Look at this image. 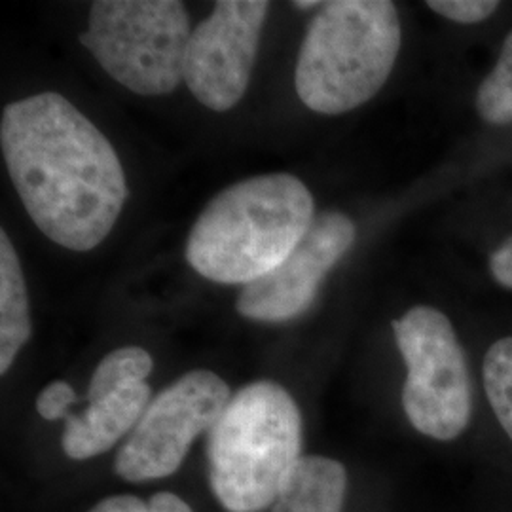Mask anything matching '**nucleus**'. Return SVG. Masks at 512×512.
Segmentation results:
<instances>
[{"label":"nucleus","mask_w":512,"mask_h":512,"mask_svg":"<svg viewBox=\"0 0 512 512\" xmlns=\"http://www.w3.org/2000/svg\"><path fill=\"white\" fill-rule=\"evenodd\" d=\"M355 226L338 211L315 217L308 234L270 274L245 285L238 298L239 315L279 323L308 310L323 277L348 253Z\"/></svg>","instance_id":"9"},{"label":"nucleus","mask_w":512,"mask_h":512,"mask_svg":"<svg viewBox=\"0 0 512 512\" xmlns=\"http://www.w3.org/2000/svg\"><path fill=\"white\" fill-rule=\"evenodd\" d=\"M490 270L499 285L512 289V238L507 239L497 251L492 253Z\"/></svg>","instance_id":"19"},{"label":"nucleus","mask_w":512,"mask_h":512,"mask_svg":"<svg viewBox=\"0 0 512 512\" xmlns=\"http://www.w3.org/2000/svg\"><path fill=\"white\" fill-rule=\"evenodd\" d=\"M315 220L308 186L289 173L258 175L217 194L190 230L186 260L224 285L270 274Z\"/></svg>","instance_id":"2"},{"label":"nucleus","mask_w":512,"mask_h":512,"mask_svg":"<svg viewBox=\"0 0 512 512\" xmlns=\"http://www.w3.org/2000/svg\"><path fill=\"white\" fill-rule=\"evenodd\" d=\"M190 19L177 0H97L80 42L118 84L165 95L184 80Z\"/></svg>","instance_id":"5"},{"label":"nucleus","mask_w":512,"mask_h":512,"mask_svg":"<svg viewBox=\"0 0 512 512\" xmlns=\"http://www.w3.org/2000/svg\"><path fill=\"white\" fill-rule=\"evenodd\" d=\"M406 365L403 408L421 435L454 440L473 410L471 376L456 330L442 311L418 306L393 321Z\"/></svg>","instance_id":"6"},{"label":"nucleus","mask_w":512,"mask_h":512,"mask_svg":"<svg viewBox=\"0 0 512 512\" xmlns=\"http://www.w3.org/2000/svg\"><path fill=\"white\" fill-rule=\"evenodd\" d=\"M33 332L29 298L18 253L0 232V374H6Z\"/></svg>","instance_id":"12"},{"label":"nucleus","mask_w":512,"mask_h":512,"mask_svg":"<svg viewBox=\"0 0 512 512\" xmlns=\"http://www.w3.org/2000/svg\"><path fill=\"white\" fill-rule=\"evenodd\" d=\"M401 50V21L389 0L325 2L302 42L294 82L319 114H344L382 90Z\"/></svg>","instance_id":"4"},{"label":"nucleus","mask_w":512,"mask_h":512,"mask_svg":"<svg viewBox=\"0 0 512 512\" xmlns=\"http://www.w3.org/2000/svg\"><path fill=\"white\" fill-rule=\"evenodd\" d=\"M484 389L497 420L512 440V336L488 349L484 359Z\"/></svg>","instance_id":"15"},{"label":"nucleus","mask_w":512,"mask_h":512,"mask_svg":"<svg viewBox=\"0 0 512 512\" xmlns=\"http://www.w3.org/2000/svg\"><path fill=\"white\" fill-rule=\"evenodd\" d=\"M90 512H194L179 495L162 492L152 495L150 501L135 495H112L97 503Z\"/></svg>","instance_id":"16"},{"label":"nucleus","mask_w":512,"mask_h":512,"mask_svg":"<svg viewBox=\"0 0 512 512\" xmlns=\"http://www.w3.org/2000/svg\"><path fill=\"white\" fill-rule=\"evenodd\" d=\"M76 403V393L67 382L46 385L38 395L37 412L40 418L54 421L67 418V408Z\"/></svg>","instance_id":"18"},{"label":"nucleus","mask_w":512,"mask_h":512,"mask_svg":"<svg viewBox=\"0 0 512 512\" xmlns=\"http://www.w3.org/2000/svg\"><path fill=\"white\" fill-rule=\"evenodd\" d=\"M427 6L446 19L456 23H480L490 18L499 8L494 0H431Z\"/></svg>","instance_id":"17"},{"label":"nucleus","mask_w":512,"mask_h":512,"mask_svg":"<svg viewBox=\"0 0 512 512\" xmlns=\"http://www.w3.org/2000/svg\"><path fill=\"white\" fill-rule=\"evenodd\" d=\"M348 473L342 463L321 456L298 461L272 512H342Z\"/></svg>","instance_id":"11"},{"label":"nucleus","mask_w":512,"mask_h":512,"mask_svg":"<svg viewBox=\"0 0 512 512\" xmlns=\"http://www.w3.org/2000/svg\"><path fill=\"white\" fill-rule=\"evenodd\" d=\"M150 385H126L103 399H97L88 406L82 416L65 418L63 450L76 461L95 458L109 452L110 448L135 429L147 412L150 401Z\"/></svg>","instance_id":"10"},{"label":"nucleus","mask_w":512,"mask_h":512,"mask_svg":"<svg viewBox=\"0 0 512 512\" xmlns=\"http://www.w3.org/2000/svg\"><path fill=\"white\" fill-rule=\"evenodd\" d=\"M302 418L275 382L245 385L209 431V484L228 512L274 505L300 461Z\"/></svg>","instance_id":"3"},{"label":"nucleus","mask_w":512,"mask_h":512,"mask_svg":"<svg viewBox=\"0 0 512 512\" xmlns=\"http://www.w3.org/2000/svg\"><path fill=\"white\" fill-rule=\"evenodd\" d=\"M0 147L12 184L44 236L92 251L120 217L128 184L103 131L59 93H38L2 112Z\"/></svg>","instance_id":"1"},{"label":"nucleus","mask_w":512,"mask_h":512,"mask_svg":"<svg viewBox=\"0 0 512 512\" xmlns=\"http://www.w3.org/2000/svg\"><path fill=\"white\" fill-rule=\"evenodd\" d=\"M270 8L264 0H222L192 31L184 82L207 109H234L247 92Z\"/></svg>","instance_id":"8"},{"label":"nucleus","mask_w":512,"mask_h":512,"mask_svg":"<svg viewBox=\"0 0 512 512\" xmlns=\"http://www.w3.org/2000/svg\"><path fill=\"white\" fill-rule=\"evenodd\" d=\"M294 6L300 8V10H310L313 6H319V2H313V0H308V2H294Z\"/></svg>","instance_id":"20"},{"label":"nucleus","mask_w":512,"mask_h":512,"mask_svg":"<svg viewBox=\"0 0 512 512\" xmlns=\"http://www.w3.org/2000/svg\"><path fill=\"white\" fill-rule=\"evenodd\" d=\"M228 384L211 370H192L148 404L114 461L116 475L147 482L173 475L205 431H211L230 403Z\"/></svg>","instance_id":"7"},{"label":"nucleus","mask_w":512,"mask_h":512,"mask_svg":"<svg viewBox=\"0 0 512 512\" xmlns=\"http://www.w3.org/2000/svg\"><path fill=\"white\" fill-rule=\"evenodd\" d=\"M476 109L488 124H512V31L503 42L494 71L478 88Z\"/></svg>","instance_id":"14"},{"label":"nucleus","mask_w":512,"mask_h":512,"mask_svg":"<svg viewBox=\"0 0 512 512\" xmlns=\"http://www.w3.org/2000/svg\"><path fill=\"white\" fill-rule=\"evenodd\" d=\"M154 368V361L147 349L137 346L114 349L93 372L88 401L103 399L112 391L131 384L147 382L148 374Z\"/></svg>","instance_id":"13"}]
</instances>
